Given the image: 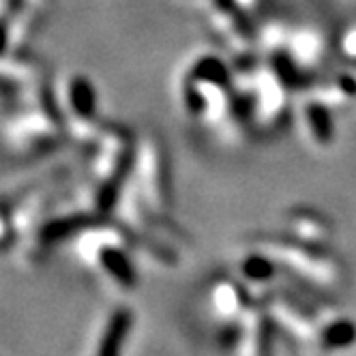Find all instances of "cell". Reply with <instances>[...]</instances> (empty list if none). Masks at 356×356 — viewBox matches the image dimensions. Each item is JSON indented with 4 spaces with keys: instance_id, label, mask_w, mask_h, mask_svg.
I'll list each match as a JSON object with an SVG mask.
<instances>
[{
    "instance_id": "obj_1",
    "label": "cell",
    "mask_w": 356,
    "mask_h": 356,
    "mask_svg": "<svg viewBox=\"0 0 356 356\" xmlns=\"http://www.w3.org/2000/svg\"><path fill=\"white\" fill-rule=\"evenodd\" d=\"M95 264L104 270L112 282L120 288H136L138 284V273L129 260V256L124 253V249L114 247V245H104L97 249Z\"/></svg>"
},
{
    "instance_id": "obj_2",
    "label": "cell",
    "mask_w": 356,
    "mask_h": 356,
    "mask_svg": "<svg viewBox=\"0 0 356 356\" xmlns=\"http://www.w3.org/2000/svg\"><path fill=\"white\" fill-rule=\"evenodd\" d=\"M238 356H268L270 348V322L262 312L251 309L245 318Z\"/></svg>"
},
{
    "instance_id": "obj_3",
    "label": "cell",
    "mask_w": 356,
    "mask_h": 356,
    "mask_svg": "<svg viewBox=\"0 0 356 356\" xmlns=\"http://www.w3.org/2000/svg\"><path fill=\"white\" fill-rule=\"evenodd\" d=\"M131 324H134L131 309H127V307L114 309V314L106 322L104 333H101V337H99L97 356H120L122 346H124L127 337H129Z\"/></svg>"
},
{
    "instance_id": "obj_4",
    "label": "cell",
    "mask_w": 356,
    "mask_h": 356,
    "mask_svg": "<svg viewBox=\"0 0 356 356\" xmlns=\"http://www.w3.org/2000/svg\"><path fill=\"white\" fill-rule=\"evenodd\" d=\"M215 302H217V309L225 316V318H245L251 307H249V298L247 292L234 284V282H223L217 286L215 290Z\"/></svg>"
},
{
    "instance_id": "obj_5",
    "label": "cell",
    "mask_w": 356,
    "mask_h": 356,
    "mask_svg": "<svg viewBox=\"0 0 356 356\" xmlns=\"http://www.w3.org/2000/svg\"><path fill=\"white\" fill-rule=\"evenodd\" d=\"M356 343V324L348 318H335L320 326L322 350H346Z\"/></svg>"
},
{
    "instance_id": "obj_6",
    "label": "cell",
    "mask_w": 356,
    "mask_h": 356,
    "mask_svg": "<svg viewBox=\"0 0 356 356\" xmlns=\"http://www.w3.org/2000/svg\"><path fill=\"white\" fill-rule=\"evenodd\" d=\"M243 275L249 279V282H268V279L275 275V264L266 258H247L243 262Z\"/></svg>"
}]
</instances>
